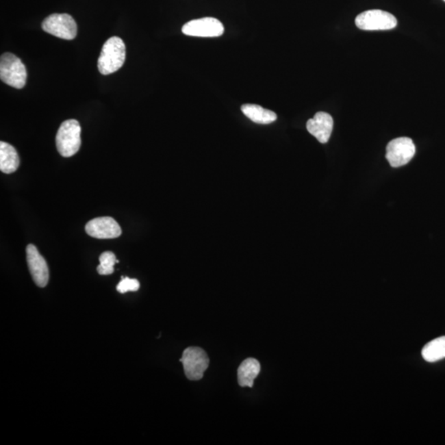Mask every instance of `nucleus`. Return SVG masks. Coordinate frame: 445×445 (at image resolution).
Wrapping results in <instances>:
<instances>
[{"label":"nucleus","instance_id":"nucleus-8","mask_svg":"<svg viewBox=\"0 0 445 445\" xmlns=\"http://www.w3.org/2000/svg\"><path fill=\"white\" fill-rule=\"evenodd\" d=\"M183 34L198 38H217L224 34L225 27L220 21L214 18L192 20L183 27Z\"/></svg>","mask_w":445,"mask_h":445},{"label":"nucleus","instance_id":"nucleus-16","mask_svg":"<svg viewBox=\"0 0 445 445\" xmlns=\"http://www.w3.org/2000/svg\"><path fill=\"white\" fill-rule=\"evenodd\" d=\"M100 265L97 268L99 275L107 276L114 272V266L117 263L116 255L112 252H104L99 257Z\"/></svg>","mask_w":445,"mask_h":445},{"label":"nucleus","instance_id":"nucleus-4","mask_svg":"<svg viewBox=\"0 0 445 445\" xmlns=\"http://www.w3.org/2000/svg\"><path fill=\"white\" fill-rule=\"evenodd\" d=\"M179 361L183 363L186 376L192 381L203 378L205 371L209 365L207 354L199 347L187 348Z\"/></svg>","mask_w":445,"mask_h":445},{"label":"nucleus","instance_id":"nucleus-3","mask_svg":"<svg viewBox=\"0 0 445 445\" xmlns=\"http://www.w3.org/2000/svg\"><path fill=\"white\" fill-rule=\"evenodd\" d=\"M25 66L17 56L5 53L0 59V79L10 86L21 89L27 81Z\"/></svg>","mask_w":445,"mask_h":445},{"label":"nucleus","instance_id":"nucleus-14","mask_svg":"<svg viewBox=\"0 0 445 445\" xmlns=\"http://www.w3.org/2000/svg\"><path fill=\"white\" fill-rule=\"evenodd\" d=\"M241 110L249 119L257 124H270L277 119L276 113L256 104L242 105Z\"/></svg>","mask_w":445,"mask_h":445},{"label":"nucleus","instance_id":"nucleus-15","mask_svg":"<svg viewBox=\"0 0 445 445\" xmlns=\"http://www.w3.org/2000/svg\"><path fill=\"white\" fill-rule=\"evenodd\" d=\"M422 354L424 361L434 363L445 358V337H440L428 342L423 347Z\"/></svg>","mask_w":445,"mask_h":445},{"label":"nucleus","instance_id":"nucleus-9","mask_svg":"<svg viewBox=\"0 0 445 445\" xmlns=\"http://www.w3.org/2000/svg\"><path fill=\"white\" fill-rule=\"evenodd\" d=\"M85 230L89 236L99 240H111L123 233L120 226L112 217H99L87 222Z\"/></svg>","mask_w":445,"mask_h":445},{"label":"nucleus","instance_id":"nucleus-13","mask_svg":"<svg viewBox=\"0 0 445 445\" xmlns=\"http://www.w3.org/2000/svg\"><path fill=\"white\" fill-rule=\"evenodd\" d=\"M20 160L17 151L11 144L0 142V170L6 174L17 171Z\"/></svg>","mask_w":445,"mask_h":445},{"label":"nucleus","instance_id":"nucleus-5","mask_svg":"<svg viewBox=\"0 0 445 445\" xmlns=\"http://www.w3.org/2000/svg\"><path fill=\"white\" fill-rule=\"evenodd\" d=\"M355 25L365 31L391 30L398 25V20L385 11L368 10L356 17Z\"/></svg>","mask_w":445,"mask_h":445},{"label":"nucleus","instance_id":"nucleus-10","mask_svg":"<svg viewBox=\"0 0 445 445\" xmlns=\"http://www.w3.org/2000/svg\"><path fill=\"white\" fill-rule=\"evenodd\" d=\"M26 253L28 268L35 284L40 288L46 287L49 281V268L46 260L34 244L27 246Z\"/></svg>","mask_w":445,"mask_h":445},{"label":"nucleus","instance_id":"nucleus-7","mask_svg":"<svg viewBox=\"0 0 445 445\" xmlns=\"http://www.w3.org/2000/svg\"><path fill=\"white\" fill-rule=\"evenodd\" d=\"M42 29L47 34L64 40H73L77 36V24L71 15L55 14L48 16L42 23Z\"/></svg>","mask_w":445,"mask_h":445},{"label":"nucleus","instance_id":"nucleus-2","mask_svg":"<svg viewBox=\"0 0 445 445\" xmlns=\"http://www.w3.org/2000/svg\"><path fill=\"white\" fill-rule=\"evenodd\" d=\"M55 141L60 155L68 157L78 153L81 147V127L79 121H64L58 129Z\"/></svg>","mask_w":445,"mask_h":445},{"label":"nucleus","instance_id":"nucleus-12","mask_svg":"<svg viewBox=\"0 0 445 445\" xmlns=\"http://www.w3.org/2000/svg\"><path fill=\"white\" fill-rule=\"evenodd\" d=\"M260 363L256 359L249 358L242 362L238 370V384L241 387H252L254 380L260 374Z\"/></svg>","mask_w":445,"mask_h":445},{"label":"nucleus","instance_id":"nucleus-1","mask_svg":"<svg viewBox=\"0 0 445 445\" xmlns=\"http://www.w3.org/2000/svg\"><path fill=\"white\" fill-rule=\"evenodd\" d=\"M125 60V46L117 36L109 38L103 44L98 60L99 71L103 75L113 74L123 66Z\"/></svg>","mask_w":445,"mask_h":445},{"label":"nucleus","instance_id":"nucleus-17","mask_svg":"<svg viewBox=\"0 0 445 445\" xmlns=\"http://www.w3.org/2000/svg\"><path fill=\"white\" fill-rule=\"evenodd\" d=\"M140 289V282L136 279H129V277H121V281L116 286V290L120 294L135 292Z\"/></svg>","mask_w":445,"mask_h":445},{"label":"nucleus","instance_id":"nucleus-6","mask_svg":"<svg viewBox=\"0 0 445 445\" xmlns=\"http://www.w3.org/2000/svg\"><path fill=\"white\" fill-rule=\"evenodd\" d=\"M415 153L414 141L408 137H399L387 144L386 159L392 168H399L409 163Z\"/></svg>","mask_w":445,"mask_h":445},{"label":"nucleus","instance_id":"nucleus-18","mask_svg":"<svg viewBox=\"0 0 445 445\" xmlns=\"http://www.w3.org/2000/svg\"><path fill=\"white\" fill-rule=\"evenodd\" d=\"M444 1H445V0H444Z\"/></svg>","mask_w":445,"mask_h":445},{"label":"nucleus","instance_id":"nucleus-11","mask_svg":"<svg viewBox=\"0 0 445 445\" xmlns=\"http://www.w3.org/2000/svg\"><path fill=\"white\" fill-rule=\"evenodd\" d=\"M307 129L319 142L326 144L333 129V119L329 113L319 112L314 118L307 120Z\"/></svg>","mask_w":445,"mask_h":445}]
</instances>
